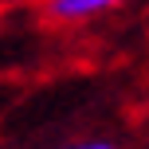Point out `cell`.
Returning a JSON list of instances; mask_svg holds the SVG:
<instances>
[{
	"instance_id": "cell-1",
	"label": "cell",
	"mask_w": 149,
	"mask_h": 149,
	"mask_svg": "<svg viewBox=\"0 0 149 149\" xmlns=\"http://www.w3.org/2000/svg\"><path fill=\"white\" fill-rule=\"evenodd\" d=\"M126 0H47V16L63 24H79V20H94L102 12H114Z\"/></svg>"
},
{
	"instance_id": "cell-2",
	"label": "cell",
	"mask_w": 149,
	"mask_h": 149,
	"mask_svg": "<svg viewBox=\"0 0 149 149\" xmlns=\"http://www.w3.org/2000/svg\"><path fill=\"white\" fill-rule=\"evenodd\" d=\"M67 149H114L110 141H79V145H67Z\"/></svg>"
}]
</instances>
